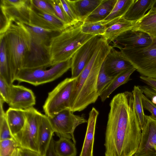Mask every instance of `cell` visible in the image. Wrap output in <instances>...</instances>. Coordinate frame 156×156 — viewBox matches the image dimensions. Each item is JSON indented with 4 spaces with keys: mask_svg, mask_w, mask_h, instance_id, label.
<instances>
[{
    "mask_svg": "<svg viewBox=\"0 0 156 156\" xmlns=\"http://www.w3.org/2000/svg\"><path fill=\"white\" fill-rule=\"evenodd\" d=\"M105 136V156H133L140 143L141 129L132 92L115 95L109 104Z\"/></svg>",
    "mask_w": 156,
    "mask_h": 156,
    "instance_id": "1",
    "label": "cell"
},
{
    "mask_svg": "<svg viewBox=\"0 0 156 156\" xmlns=\"http://www.w3.org/2000/svg\"><path fill=\"white\" fill-rule=\"evenodd\" d=\"M112 47L101 37L92 57L77 77L70 103V109L73 112L83 110L99 97L97 88L98 74Z\"/></svg>",
    "mask_w": 156,
    "mask_h": 156,
    "instance_id": "2",
    "label": "cell"
},
{
    "mask_svg": "<svg viewBox=\"0 0 156 156\" xmlns=\"http://www.w3.org/2000/svg\"><path fill=\"white\" fill-rule=\"evenodd\" d=\"M6 54L12 79L22 68L25 55L30 50L31 42L30 35L25 25L18 21H12L4 33Z\"/></svg>",
    "mask_w": 156,
    "mask_h": 156,
    "instance_id": "3",
    "label": "cell"
},
{
    "mask_svg": "<svg viewBox=\"0 0 156 156\" xmlns=\"http://www.w3.org/2000/svg\"><path fill=\"white\" fill-rule=\"evenodd\" d=\"M83 23L67 28L52 38L49 45L51 66L71 59L81 46L95 36L81 31Z\"/></svg>",
    "mask_w": 156,
    "mask_h": 156,
    "instance_id": "4",
    "label": "cell"
},
{
    "mask_svg": "<svg viewBox=\"0 0 156 156\" xmlns=\"http://www.w3.org/2000/svg\"><path fill=\"white\" fill-rule=\"evenodd\" d=\"M117 48L141 76L156 79V38L146 46Z\"/></svg>",
    "mask_w": 156,
    "mask_h": 156,
    "instance_id": "5",
    "label": "cell"
},
{
    "mask_svg": "<svg viewBox=\"0 0 156 156\" xmlns=\"http://www.w3.org/2000/svg\"><path fill=\"white\" fill-rule=\"evenodd\" d=\"M71 66V59L55 65L51 68L22 69L16 76L15 80L37 86L52 82L62 76Z\"/></svg>",
    "mask_w": 156,
    "mask_h": 156,
    "instance_id": "6",
    "label": "cell"
},
{
    "mask_svg": "<svg viewBox=\"0 0 156 156\" xmlns=\"http://www.w3.org/2000/svg\"><path fill=\"white\" fill-rule=\"evenodd\" d=\"M76 78H66L48 93L43 106L45 115L51 117L63 110L70 109L71 97Z\"/></svg>",
    "mask_w": 156,
    "mask_h": 156,
    "instance_id": "7",
    "label": "cell"
},
{
    "mask_svg": "<svg viewBox=\"0 0 156 156\" xmlns=\"http://www.w3.org/2000/svg\"><path fill=\"white\" fill-rule=\"evenodd\" d=\"M26 121L20 133L14 137L20 147L38 152V136L41 115L34 107L25 110Z\"/></svg>",
    "mask_w": 156,
    "mask_h": 156,
    "instance_id": "8",
    "label": "cell"
},
{
    "mask_svg": "<svg viewBox=\"0 0 156 156\" xmlns=\"http://www.w3.org/2000/svg\"><path fill=\"white\" fill-rule=\"evenodd\" d=\"M48 118L54 132L58 136L68 138L75 144L74 135L75 129L79 125L87 122L83 116L74 115L69 109L63 110Z\"/></svg>",
    "mask_w": 156,
    "mask_h": 156,
    "instance_id": "9",
    "label": "cell"
},
{
    "mask_svg": "<svg viewBox=\"0 0 156 156\" xmlns=\"http://www.w3.org/2000/svg\"><path fill=\"white\" fill-rule=\"evenodd\" d=\"M31 0H1V12L10 22L30 24Z\"/></svg>",
    "mask_w": 156,
    "mask_h": 156,
    "instance_id": "10",
    "label": "cell"
},
{
    "mask_svg": "<svg viewBox=\"0 0 156 156\" xmlns=\"http://www.w3.org/2000/svg\"><path fill=\"white\" fill-rule=\"evenodd\" d=\"M101 36L91 38L81 46L71 58V78H77L94 55Z\"/></svg>",
    "mask_w": 156,
    "mask_h": 156,
    "instance_id": "11",
    "label": "cell"
},
{
    "mask_svg": "<svg viewBox=\"0 0 156 156\" xmlns=\"http://www.w3.org/2000/svg\"><path fill=\"white\" fill-rule=\"evenodd\" d=\"M144 117L140 143L134 156H156V119L151 115Z\"/></svg>",
    "mask_w": 156,
    "mask_h": 156,
    "instance_id": "12",
    "label": "cell"
},
{
    "mask_svg": "<svg viewBox=\"0 0 156 156\" xmlns=\"http://www.w3.org/2000/svg\"><path fill=\"white\" fill-rule=\"evenodd\" d=\"M51 66L49 45L39 44L31 40L30 49L24 57L22 68H47Z\"/></svg>",
    "mask_w": 156,
    "mask_h": 156,
    "instance_id": "13",
    "label": "cell"
},
{
    "mask_svg": "<svg viewBox=\"0 0 156 156\" xmlns=\"http://www.w3.org/2000/svg\"><path fill=\"white\" fill-rule=\"evenodd\" d=\"M30 10V24L46 30L61 32L69 27L58 17L40 9L32 3Z\"/></svg>",
    "mask_w": 156,
    "mask_h": 156,
    "instance_id": "14",
    "label": "cell"
},
{
    "mask_svg": "<svg viewBox=\"0 0 156 156\" xmlns=\"http://www.w3.org/2000/svg\"><path fill=\"white\" fill-rule=\"evenodd\" d=\"M153 38L148 34L134 28L122 33L112 42L113 47H144L150 44Z\"/></svg>",
    "mask_w": 156,
    "mask_h": 156,
    "instance_id": "15",
    "label": "cell"
},
{
    "mask_svg": "<svg viewBox=\"0 0 156 156\" xmlns=\"http://www.w3.org/2000/svg\"><path fill=\"white\" fill-rule=\"evenodd\" d=\"M36 97L30 89L22 85L11 86L10 107L26 110L33 107L36 104Z\"/></svg>",
    "mask_w": 156,
    "mask_h": 156,
    "instance_id": "16",
    "label": "cell"
},
{
    "mask_svg": "<svg viewBox=\"0 0 156 156\" xmlns=\"http://www.w3.org/2000/svg\"><path fill=\"white\" fill-rule=\"evenodd\" d=\"M105 70L110 76L114 77L120 72L133 66L120 51L112 46L104 62Z\"/></svg>",
    "mask_w": 156,
    "mask_h": 156,
    "instance_id": "17",
    "label": "cell"
},
{
    "mask_svg": "<svg viewBox=\"0 0 156 156\" xmlns=\"http://www.w3.org/2000/svg\"><path fill=\"white\" fill-rule=\"evenodd\" d=\"M103 0H67L78 22H83Z\"/></svg>",
    "mask_w": 156,
    "mask_h": 156,
    "instance_id": "18",
    "label": "cell"
},
{
    "mask_svg": "<svg viewBox=\"0 0 156 156\" xmlns=\"http://www.w3.org/2000/svg\"><path fill=\"white\" fill-rule=\"evenodd\" d=\"M98 111L93 107L89 114L86 132L83 147L79 156H93V149L95 129Z\"/></svg>",
    "mask_w": 156,
    "mask_h": 156,
    "instance_id": "19",
    "label": "cell"
},
{
    "mask_svg": "<svg viewBox=\"0 0 156 156\" xmlns=\"http://www.w3.org/2000/svg\"><path fill=\"white\" fill-rule=\"evenodd\" d=\"M54 131L48 117L42 114L39 127L38 136V153L44 156L53 138Z\"/></svg>",
    "mask_w": 156,
    "mask_h": 156,
    "instance_id": "20",
    "label": "cell"
},
{
    "mask_svg": "<svg viewBox=\"0 0 156 156\" xmlns=\"http://www.w3.org/2000/svg\"><path fill=\"white\" fill-rule=\"evenodd\" d=\"M136 22L129 21L121 17L106 24L107 28L102 36L109 44L113 42L122 33L133 28Z\"/></svg>",
    "mask_w": 156,
    "mask_h": 156,
    "instance_id": "21",
    "label": "cell"
},
{
    "mask_svg": "<svg viewBox=\"0 0 156 156\" xmlns=\"http://www.w3.org/2000/svg\"><path fill=\"white\" fill-rule=\"evenodd\" d=\"M5 117L11 134L14 138L22 131L25 125V110L9 107L5 112Z\"/></svg>",
    "mask_w": 156,
    "mask_h": 156,
    "instance_id": "22",
    "label": "cell"
},
{
    "mask_svg": "<svg viewBox=\"0 0 156 156\" xmlns=\"http://www.w3.org/2000/svg\"><path fill=\"white\" fill-rule=\"evenodd\" d=\"M154 0H134L125 13L122 17L131 22H137L151 8Z\"/></svg>",
    "mask_w": 156,
    "mask_h": 156,
    "instance_id": "23",
    "label": "cell"
},
{
    "mask_svg": "<svg viewBox=\"0 0 156 156\" xmlns=\"http://www.w3.org/2000/svg\"><path fill=\"white\" fill-rule=\"evenodd\" d=\"M136 70L133 67L120 72L114 77L99 95L101 101H104L116 89L129 80L130 76Z\"/></svg>",
    "mask_w": 156,
    "mask_h": 156,
    "instance_id": "24",
    "label": "cell"
},
{
    "mask_svg": "<svg viewBox=\"0 0 156 156\" xmlns=\"http://www.w3.org/2000/svg\"><path fill=\"white\" fill-rule=\"evenodd\" d=\"M33 41L49 45L52 38L60 32L50 30L31 24H24Z\"/></svg>",
    "mask_w": 156,
    "mask_h": 156,
    "instance_id": "25",
    "label": "cell"
},
{
    "mask_svg": "<svg viewBox=\"0 0 156 156\" xmlns=\"http://www.w3.org/2000/svg\"><path fill=\"white\" fill-rule=\"evenodd\" d=\"M117 0H103L84 22H95L105 20L110 13Z\"/></svg>",
    "mask_w": 156,
    "mask_h": 156,
    "instance_id": "26",
    "label": "cell"
},
{
    "mask_svg": "<svg viewBox=\"0 0 156 156\" xmlns=\"http://www.w3.org/2000/svg\"><path fill=\"white\" fill-rule=\"evenodd\" d=\"M0 37V76L11 85L14 81L6 54L5 42L3 37L2 35Z\"/></svg>",
    "mask_w": 156,
    "mask_h": 156,
    "instance_id": "27",
    "label": "cell"
},
{
    "mask_svg": "<svg viewBox=\"0 0 156 156\" xmlns=\"http://www.w3.org/2000/svg\"><path fill=\"white\" fill-rule=\"evenodd\" d=\"M59 137L58 140L54 141V150L57 156H76L75 144L66 137Z\"/></svg>",
    "mask_w": 156,
    "mask_h": 156,
    "instance_id": "28",
    "label": "cell"
},
{
    "mask_svg": "<svg viewBox=\"0 0 156 156\" xmlns=\"http://www.w3.org/2000/svg\"><path fill=\"white\" fill-rule=\"evenodd\" d=\"M134 28L148 34L153 38H156V13H147L137 21Z\"/></svg>",
    "mask_w": 156,
    "mask_h": 156,
    "instance_id": "29",
    "label": "cell"
},
{
    "mask_svg": "<svg viewBox=\"0 0 156 156\" xmlns=\"http://www.w3.org/2000/svg\"><path fill=\"white\" fill-rule=\"evenodd\" d=\"M134 0H117L109 15L104 20L101 21L104 24L121 17L126 12Z\"/></svg>",
    "mask_w": 156,
    "mask_h": 156,
    "instance_id": "30",
    "label": "cell"
},
{
    "mask_svg": "<svg viewBox=\"0 0 156 156\" xmlns=\"http://www.w3.org/2000/svg\"><path fill=\"white\" fill-rule=\"evenodd\" d=\"M134 109L138 117L141 129L145 123V115L142 101L143 91L139 86L135 85L132 91Z\"/></svg>",
    "mask_w": 156,
    "mask_h": 156,
    "instance_id": "31",
    "label": "cell"
},
{
    "mask_svg": "<svg viewBox=\"0 0 156 156\" xmlns=\"http://www.w3.org/2000/svg\"><path fill=\"white\" fill-rule=\"evenodd\" d=\"M107 27L106 24H104L101 21L83 22L81 26V31L84 34L102 36L104 34Z\"/></svg>",
    "mask_w": 156,
    "mask_h": 156,
    "instance_id": "32",
    "label": "cell"
},
{
    "mask_svg": "<svg viewBox=\"0 0 156 156\" xmlns=\"http://www.w3.org/2000/svg\"><path fill=\"white\" fill-rule=\"evenodd\" d=\"M3 105L2 104H0V141L14 139L11 134L8 124Z\"/></svg>",
    "mask_w": 156,
    "mask_h": 156,
    "instance_id": "33",
    "label": "cell"
},
{
    "mask_svg": "<svg viewBox=\"0 0 156 156\" xmlns=\"http://www.w3.org/2000/svg\"><path fill=\"white\" fill-rule=\"evenodd\" d=\"M18 144L14 139L0 141V156H11Z\"/></svg>",
    "mask_w": 156,
    "mask_h": 156,
    "instance_id": "34",
    "label": "cell"
},
{
    "mask_svg": "<svg viewBox=\"0 0 156 156\" xmlns=\"http://www.w3.org/2000/svg\"><path fill=\"white\" fill-rule=\"evenodd\" d=\"M53 8L57 17L68 27L73 25L66 15L59 0H47Z\"/></svg>",
    "mask_w": 156,
    "mask_h": 156,
    "instance_id": "35",
    "label": "cell"
},
{
    "mask_svg": "<svg viewBox=\"0 0 156 156\" xmlns=\"http://www.w3.org/2000/svg\"><path fill=\"white\" fill-rule=\"evenodd\" d=\"M113 78L109 76L106 73L103 63L100 70L97 80V88L99 96L103 89Z\"/></svg>",
    "mask_w": 156,
    "mask_h": 156,
    "instance_id": "36",
    "label": "cell"
},
{
    "mask_svg": "<svg viewBox=\"0 0 156 156\" xmlns=\"http://www.w3.org/2000/svg\"><path fill=\"white\" fill-rule=\"evenodd\" d=\"M2 77L0 76V98L8 104L11 92V86Z\"/></svg>",
    "mask_w": 156,
    "mask_h": 156,
    "instance_id": "37",
    "label": "cell"
},
{
    "mask_svg": "<svg viewBox=\"0 0 156 156\" xmlns=\"http://www.w3.org/2000/svg\"><path fill=\"white\" fill-rule=\"evenodd\" d=\"M32 2L34 5L40 9L57 17L53 8L47 0H32Z\"/></svg>",
    "mask_w": 156,
    "mask_h": 156,
    "instance_id": "38",
    "label": "cell"
},
{
    "mask_svg": "<svg viewBox=\"0 0 156 156\" xmlns=\"http://www.w3.org/2000/svg\"><path fill=\"white\" fill-rule=\"evenodd\" d=\"M142 101L144 109L148 111L152 117L156 119V105L144 94L142 95Z\"/></svg>",
    "mask_w": 156,
    "mask_h": 156,
    "instance_id": "39",
    "label": "cell"
},
{
    "mask_svg": "<svg viewBox=\"0 0 156 156\" xmlns=\"http://www.w3.org/2000/svg\"><path fill=\"white\" fill-rule=\"evenodd\" d=\"M64 12L73 25L79 22L78 21L69 7L67 0H59Z\"/></svg>",
    "mask_w": 156,
    "mask_h": 156,
    "instance_id": "40",
    "label": "cell"
},
{
    "mask_svg": "<svg viewBox=\"0 0 156 156\" xmlns=\"http://www.w3.org/2000/svg\"><path fill=\"white\" fill-rule=\"evenodd\" d=\"M139 87L145 95L147 98L151 99V101L156 105V92L149 87L146 86H140Z\"/></svg>",
    "mask_w": 156,
    "mask_h": 156,
    "instance_id": "41",
    "label": "cell"
},
{
    "mask_svg": "<svg viewBox=\"0 0 156 156\" xmlns=\"http://www.w3.org/2000/svg\"><path fill=\"white\" fill-rule=\"evenodd\" d=\"M140 80L147 84L151 89L156 92V79L141 76Z\"/></svg>",
    "mask_w": 156,
    "mask_h": 156,
    "instance_id": "42",
    "label": "cell"
},
{
    "mask_svg": "<svg viewBox=\"0 0 156 156\" xmlns=\"http://www.w3.org/2000/svg\"><path fill=\"white\" fill-rule=\"evenodd\" d=\"M19 147L21 156H41L37 152L25 148Z\"/></svg>",
    "mask_w": 156,
    "mask_h": 156,
    "instance_id": "43",
    "label": "cell"
},
{
    "mask_svg": "<svg viewBox=\"0 0 156 156\" xmlns=\"http://www.w3.org/2000/svg\"><path fill=\"white\" fill-rule=\"evenodd\" d=\"M54 141L52 138L44 156H57L54 150Z\"/></svg>",
    "mask_w": 156,
    "mask_h": 156,
    "instance_id": "44",
    "label": "cell"
},
{
    "mask_svg": "<svg viewBox=\"0 0 156 156\" xmlns=\"http://www.w3.org/2000/svg\"><path fill=\"white\" fill-rule=\"evenodd\" d=\"M148 13H156V0H154L151 8Z\"/></svg>",
    "mask_w": 156,
    "mask_h": 156,
    "instance_id": "45",
    "label": "cell"
},
{
    "mask_svg": "<svg viewBox=\"0 0 156 156\" xmlns=\"http://www.w3.org/2000/svg\"><path fill=\"white\" fill-rule=\"evenodd\" d=\"M11 156H21L19 147L16 148Z\"/></svg>",
    "mask_w": 156,
    "mask_h": 156,
    "instance_id": "46",
    "label": "cell"
}]
</instances>
